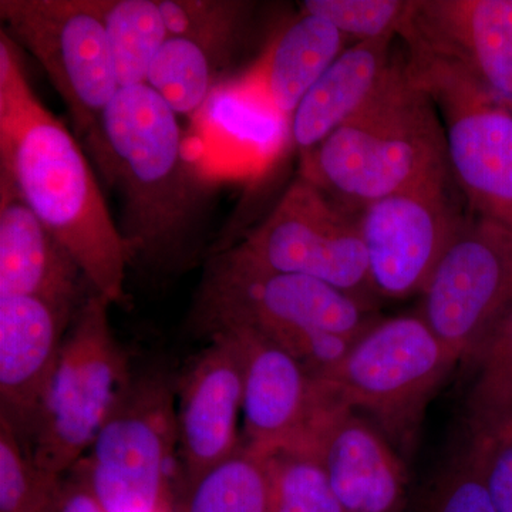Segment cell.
<instances>
[{
    "instance_id": "e0dca14e",
    "label": "cell",
    "mask_w": 512,
    "mask_h": 512,
    "mask_svg": "<svg viewBox=\"0 0 512 512\" xmlns=\"http://www.w3.org/2000/svg\"><path fill=\"white\" fill-rule=\"evenodd\" d=\"M292 451L318 461L346 511L402 512L406 500L402 460L382 431L328 393L308 436Z\"/></svg>"
},
{
    "instance_id": "2e32d148",
    "label": "cell",
    "mask_w": 512,
    "mask_h": 512,
    "mask_svg": "<svg viewBox=\"0 0 512 512\" xmlns=\"http://www.w3.org/2000/svg\"><path fill=\"white\" fill-rule=\"evenodd\" d=\"M220 332L237 339L244 363L242 446L264 457L296 450L325 406V390L299 360L258 333Z\"/></svg>"
},
{
    "instance_id": "8992f818",
    "label": "cell",
    "mask_w": 512,
    "mask_h": 512,
    "mask_svg": "<svg viewBox=\"0 0 512 512\" xmlns=\"http://www.w3.org/2000/svg\"><path fill=\"white\" fill-rule=\"evenodd\" d=\"M458 360L421 315L397 316L377 320L315 379L335 402L372 417L387 440L406 447Z\"/></svg>"
},
{
    "instance_id": "6da1fadb",
    "label": "cell",
    "mask_w": 512,
    "mask_h": 512,
    "mask_svg": "<svg viewBox=\"0 0 512 512\" xmlns=\"http://www.w3.org/2000/svg\"><path fill=\"white\" fill-rule=\"evenodd\" d=\"M0 178L72 254L94 292L124 298L130 251L69 128L33 92L15 42L0 32Z\"/></svg>"
},
{
    "instance_id": "484cf974",
    "label": "cell",
    "mask_w": 512,
    "mask_h": 512,
    "mask_svg": "<svg viewBox=\"0 0 512 512\" xmlns=\"http://www.w3.org/2000/svg\"><path fill=\"white\" fill-rule=\"evenodd\" d=\"M266 460L272 481L271 512H348L309 454L279 451Z\"/></svg>"
},
{
    "instance_id": "3957f363",
    "label": "cell",
    "mask_w": 512,
    "mask_h": 512,
    "mask_svg": "<svg viewBox=\"0 0 512 512\" xmlns=\"http://www.w3.org/2000/svg\"><path fill=\"white\" fill-rule=\"evenodd\" d=\"M436 107L406 59L396 57L376 96L301 154L299 175L355 217L383 198L448 184L446 130Z\"/></svg>"
},
{
    "instance_id": "cb8c5ba5",
    "label": "cell",
    "mask_w": 512,
    "mask_h": 512,
    "mask_svg": "<svg viewBox=\"0 0 512 512\" xmlns=\"http://www.w3.org/2000/svg\"><path fill=\"white\" fill-rule=\"evenodd\" d=\"M225 57L187 37H168L148 72L147 83L177 114L194 116L218 86Z\"/></svg>"
},
{
    "instance_id": "7c38bea8",
    "label": "cell",
    "mask_w": 512,
    "mask_h": 512,
    "mask_svg": "<svg viewBox=\"0 0 512 512\" xmlns=\"http://www.w3.org/2000/svg\"><path fill=\"white\" fill-rule=\"evenodd\" d=\"M464 220L448 184L367 205L357 222L375 295L404 299L423 293Z\"/></svg>"
},
{
    "instance_id": "4fadbf2b",
    "label": "cell",
    "mask_w": 512,
    "mask_h": 512,
    "mask_svg": "<svg viewBox=\"0 0 512 512\" xmlns=\"http://www.w3.org/2000/svg\"><path fill=\"white\" fill-rule=\"evenodd\" d=\"M191 120L184 154L201 185L259 180L292 143L291 121L239 77L218 83Z\"/></svg>"
},
{
    "instance_id": "7402d4cb",
    "label": "cell",
    "mask_w": 512,
    "mask_h": 512,
    "mask_svg": "<svg viewBox=\"0 0 512 512\" xmlns=\"http://www.w3.org/2000/svg\"><path fill=\"white\" fill-rule=\"evenodd\" d=\"M106 32L120 87L146 84L168 39L158 0H87Z\"/></svg>"
},
{
    "instance_id": "ffe728a7",
    "label": "cell",
    "mask_w": 512,
    "mask_h": 512,
    "mask_svg": "<svg viewBox=\"0 0 512 512\" xmlns=\"http://www.w3.org/2000/svg\"><path fill=\"white\" fill-rule=\"evenodd\" d=\"M396 37L348 46L303 97L291 121V140L299 153L319 146L369 103L392 72Z\"/></svg>"
},
{
    "instance_id": "4316f807",
    "label": "cell",
    "mask_w": 512,
    "mask_h": 512,
    "mask_svg": "<svg viewBox=\"0 0 512 512\" xmlns=\"http://www.w3.org/2000/svg\"><path fill=\"white\" fill-rule=\"evenodd\" d=\"M168 37H187L227 59L248 5L215 0H158Z\"/></svg>"
},
{
    "instance_id": "f1b7e54d",
    "label": "cell",
    "mask_w": 512,
    "mask_h": 512,
    "mask_svg": "<svg viewBox=\"0 0 512 512\" xmlns=\"http://www.w3.org/2000/svg\"><path fill=\"white\" fill-rule=\"evenodd\" d=\"M412 0H306L302 12L332 23L348 40L399 37Z\"/></svg>"
},
{
    "instance_id": "ba28073f",
    "label": "cell",
    "mask_w": 512,
    "mask_h": 512,
    "mask_svg": "<svg viewBox=\"0 0 512 512\" xmlns=\"http://www.w3.org/2000/svg\"><path fill=\"white\" fill-rule=\"evenodd\" d=\"M220 254L245 268L308 276L366 302L376 298L357 217L301 175L258 227Z\"/></svg>"
},
{
    "instance_id": "52a82bcc",
    "label": "cell",
    "mask_w": 512,
    "mask_h": 512,
    "mask_svg": "<svg viewBox=\"0 0 512 512\" xmlns=\"http://www.w3.org/2000/svg\"><path fill=\"white\" fill-rule=\"evenodd\" d=\"M110 305L90 291L67 329L26 450L49 476L63 477L83 460L133 372L111 328Z\"/></svg>"
},
{
    "instance_id": "44dd1931",
    "label": "cell",
    "mask_w": 512,
    "mask_h": 512,
    "mask_svg": "<svg viewBox=\"0 0 512 512\" xmlns=\"http://www.w3.org/2000/svg\"><path fill=\"white\" fill-rule=\"evenodd\" d=\"M348 42L328 20L302 12L239 80L292 121L303 97L348 49Z\"/></svg>"
},
{
    "instance_id": "603a6c76",
    "label": "cell",
    "mask_w": 512,
    "mask_h": 512,
    "mask_svg": "<svg viewBox=\"0 0 512 512\" xmlns=\"http://www.w3.org/2000/svg\"><path fill=\"white\" fill-rule=\"evenodd\" d=\"M268 460L241 446L227 460L185 485L178 512H271Z\"/></svg>"
},
{
    "instance_id": "9c48e42d",
    "label": "cell",
    "mask_w": 512,
    "mask_h": 512,
    "mask_svg": "<svg viewBox=\"0 0 512 512\" xmlns=\"http://www.w3.org/2000/svg\"><path fill=\"white\" fill-rule=\"evenodd\" d=\"M410 77L444 116L451 175L471 214L512 229V109L457 67L409 56Z\"/></svg>"
},
{
    "instance_id": "d4e9b609",
    "label": "cell",
    "mask_w": 512,
    "mask_h": 512,
    "mask_svg": "<svg viewBox=\"0 0 512 512\" xmlns=\"http://www.w3.org/2000/svg\"><path fill=\"white\" fill-rule=\"evenodd\" d=\"M60 478L40 470L0 417V512H56Z\"/></svg>"
},
{
    "instance_id": "8fae6325",
    "label": "cell",
    "mask_w": 512,
    "mask_h": 512,
    "mask_svg": "<svg viewBox=\"0 0 512 512\" xmlns=\"http://www.w3.org/2000/svg\"><path fill=\"white\" fill-rule=\"evenodd\" d=\"M421 295V318L470 360L512 306V229L468 215Z\"/></svg>"
},
{
    "instance_id": "f546056e",
    "label": "cell",
    "mask_w": 512,
    "mask_h": 512,
    "mask_svg": "<svg viewBox=\"0 0 512 512\" xmlns=\"http://www.w3.org/2000/svg\"><path fill=\"white\" fill-rule=\"evenodd\" d=\"M497 512H512V419L471 417L466 448Z\"/></svg>"
},
{
    "instance_id": "83f0119b",
    "label": "cell",
    "mask_w": 512,
    "mask_h": 512,
    "mask_svg": "<svg viewBox=\"0 0 512 512\" xmlns=\"http://www.w3.org/2000/svg\"><path fill=\"white\" fill-rule=\"evenodd\" d=\"M470 360L477 366L471 417L512 419V306Z\"/></svg>"
},
{
    "instance_id": "9a60e30c",
    "label": "cell",
    "mask_w": 512,
    "mask_h": 512,
    "mask_svg": "<svg viewBox=\"0 0 512 512\" xmlns=\"http://www.w3.org/2000/svg\"><path fill=\"white\" fill-rule=\"evenodd\" d=\"M207 339V346L177 376L178 468L184 487L242 446L241 349L229 332L211 333Z\"/></svg>"
},
{
    "instance_id": "1f68e13d",
    "label": "cell",
    "mask_w": 512,
    "mask_h": 512,
    "mask_svg": "<svg viewBox=\"0 0 512 512\" xmlns=\"http://www.w3.org/2000/svg\"><path fill=\"white\" fill-rule=\"evenodd\" d=\"M56 512H106L93 494L79 464L60 478Z\"/></svg>"
},
{
    "instance_id": "30bf717a",
    "label": "cell",
    "mask_w": 512,
    "mask_h": 512,
    "mask_svg": "<svg viewBox=\"0 0 512 512\" xmlns=\"http://www.w3.org/2000/svg\"><path fill=\"white\" fill-rule=\"evenodd\" d=\"M10 39L32 53L87 140L120 90L106 32L87 0H0Z\"/></svg>"
},
{
    "instance_id": "d6986e66",
    "label": "cell",
    "mask_w": 512,
    "mask_h": 512,
    "mask_svg": "<svg viewBox=\"0 0 512 512\" xmlns=\"http://www.w3.org/2000/svg\"><path fill=\"white\" fill-rule=\"evenodd\" d=\"M92 288L72 254L0 178V299H42L76 312ZM93 291V289H92Z\"/></svg>"
},
{
    "instance_id": "7a4b0ae2",
    "label": "cell",
    "mask_w": 512,
    "mask_h": 512,
    "mask_svg": "<svg viewBox=\"0 0 512 512\" xmlns=\"http://www.w3.org/2000/svg\"><path fill=\"white\" fill-rule=\"evenodd\" d=\"M86 143L123 198L120 232L131 264L177 269L201 185L185 160L177 113L148 84L120 87Z\"/></svg>"
},
{
    "instance_id": "5b68a950",
    "label": "cell",
    "mask_w": 512,
    "mask_h": 512,
    "mask_svg": "<svg viewBox=\"0 0 512 512\" xmlns=\"http://www.w3.org/2000/svg\"><path fill=\"white\" fill-rule=\"evenodd\" d=\"M80 468L106 512H171L178 467L177 376L131 372Z\"/></svg>"
},
{
    "instance_id": "277c9868",
    "label": "cell",
    "mask_w": 512,
    "mask_h": 512,
    "mask_svg": "<svg viewBox=\"0 0 512 512\" xmlns=\"http://www.w3.org/2000/svg\"><path fill=\"white\" fill-rule=\"evenodd\" d=\"M375 305L308 276L272 274L212 258L192 313L200 336L248 329L322 376L379 320Z\"/></svg>"
},
{
    "instance_id": "4dcf8cb0",
    "label": "cell",
    "mask_w": 512,
    "mask_h": 512,
    "mask_svg": "<svg viewBox=\"0 0 512 512\" xmlns=\"http://www.w3.org/2000/svg\"><path fill=\"white\" fill-rule=\"evenodd\" d=\"M429 512H497L467 450L441 476Z\"/></svg>"
},
{
    "instance_id": "5bb4252c",
    "label": "cell",
    "mask_w": 512,
    "mask_h": 512,
    "mask_svg": "<svg viewBox=\"0 0 512 512\" xmlns=\"http://www.w3.org/2000/svg\"><path fill=\"white\" fill-rule=\"evenodd\" d=\"M410 55L457 67L512 109V0H412Z\"/></svg>"
},
{
    "instance_id": "ac0fdd59",
    "label": "cell",
    "mask_w": 512,
    "mask_h": 512,
    "mask_svg": "<svg viewBox=\"0 0 512 512\" xmlns=\"http://www.w3.org/2000/svg\"><path fill=\"white\" fill-rule=\"evenodd\" d=\"M74 313L42 299H0V417L25 450Z\"/></svg>"
}]
</instances>
